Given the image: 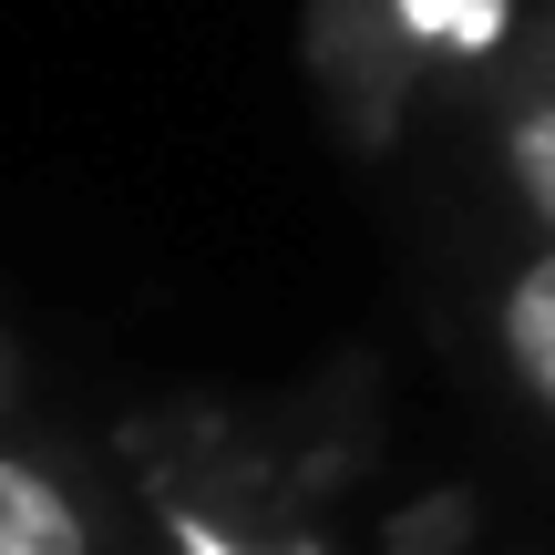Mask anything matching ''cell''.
I'll list each match as a JSON object with an SVG mask.
<instances>
[{
  "instance_id": "cell-1",
  "label": "cell",
  "mask_w": 555,
  "mask_h": 555,
  "mask_svg": "<svg viewBox=\"0 0 555 555\" xmlns=\"http://www.w3.org/2000/svg\"><path fill=\"white\" fill-rule=\"evenodd\" d=\"M504 360H515V380L555 412V247L525 258L515 288H504Z\"/></svg>"
},
{
  "instance_id": "cell-2",
  "label": "cell",
  "mask_w": 555,
  "mask_h": 555,
  "mask_svg": "<svg viewBox=\"0 0 555 555\" xmlns=\"http://www.w3.org/2000/svg\"><path fill=\"white\" fill-rule=\"evenodd\" d=\"M0 555H82V515L31 463H0Z\"/></svg>"
},
{
  "instance_id": "cell-3",
  "label": "cell",
  "mask_w": 555,
  "mask_h": 555,
  "mask_svg": "<svg viewBox=\"0 0 555 555\" xmlns=\"http://www.w3.org/2000/svg\"><path fill=\"white\" fill-rule=\"evenodd\" d=\"M504 165H515L525 206L555 227V93H525L515 114H504Z\"/></svg>"
}]
</instances>
